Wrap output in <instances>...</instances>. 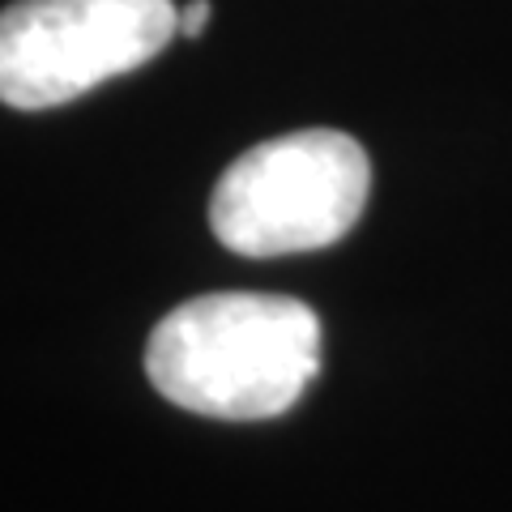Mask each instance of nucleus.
<instances>
[{
    "instance_id": "f257e3e1",
    "label": "nucleus",
    "mask_w": 512,
    "mask_h": 512,
    "mask_svg": "<svg viewBox=\"0 0 512 512\" xmlns=\"http://www.w3.org/2000/svg\"><path fill=\"white\" fill-rule=\"evenodd\" d=\"M320 372V320L286 295L222 291L171 308L150 333L146 376L205 419H278Z\"/></svg>"
},
{
    "instance_id": "f03ea898",
    "label": "nucleus",
    "mask_w": 512,
    "mask_h": 512,
    "mask_svg": "<svg viewBox=\"0 0 512 512\" xmlns=\"http://www.w3.org/2000/svg\"><path fill=\"white\" fill-rule=\"evenodd\" d=\"M372 163L338 128H303L261 141L222 171L210 227L239 256H286L329 248L355 227Z\"/></svg>"
},
{
    "instance_id": "7ed1b4c3",
    "label": "nucleus",
    "mask_w": 512,
    "mask_h": 512,
    "mask_svg": "<svg viewBox=\"0 0 512 512\" xmlns=\"http://www.w3.org/2000/svg\"><path fill=\"white\" fill-rule=\"evenodd\" d=\"M180 35L171 0H13L0 9V103L60 107Z\"/></svg>"
},
{
    "instance_id": "20e7f679",
    "label": "nucleus",
    "mask_w": 512,
    "mask_h": 512,
    "mask_svg": "<svg viewBox=\"0 0 512 512\" xmlns=\"http://www.w3.org/2000/svg\"><path fill=\"white\" fill-rule=\"evenodd\" d=\"M210 13H214L210 0H188V9H180V35L197 39L205 30V22H210Z\"/></svg>"
}]
</instances>
